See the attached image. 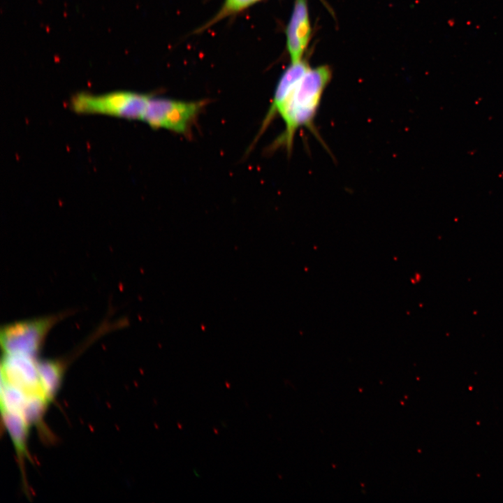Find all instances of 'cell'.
Masks as SVG:
<instances>
[{"instance_id": "cell-2", "label": "cell", "mask_w": 503, "mask_h": 503, "mask_svg": "<svg viewBox=\"0 0 503 503\" xmlns=\"http://www.w3.org/2000/svg\"><path fill=\"white\" fill-rule=\"evenodd\" d=\"M71 313L66 311L6 323L0 331L3 353L38 358L50 330Z\"/></svg>"}, {"instance_id": "cell-1", "label": "cell", "mask_w": 503, "mask_h": 503, "mask_svg": "<svg viewBox=\"0 0 503 503\" xmlns=\"http://www.w3.org/2000/svg\"><path fill=\"white\" fill-rule=\"evenodd\" d=\"M331 79L328 66L309 68L300 80L284 104L279 117L284 124L283 132L271 145L272 149H284L290 154L296 132L300 128L307 129L323 145L315 126L325 89Z\"/></svg>"}, {"instance_id": "cell-6", "label": "cell", "mask_w": 503, "mask_h": 503, "mask_svg": "<svg viewBox=\"0 0 503 503\" xmlns=\"http://www.w3.org/2000/svg\"><path fill=\"white\" fill-rule=\"evenodd\" d=\"M309 68L304 61H298L285 71L276 87L270 108L265 115L256 138L258 139L267 129L272 121L279 116L281 111L291 93Z\"/></svg>"}, {"instance_id": "cell-9", "label": "cell", "mask_w": 503, "mask_h": 503, "mask_svg": "<svg viewBox=\"0 0 503 503\" xmlns=\"http://www.w3.org/2000/svg\"><path fill=\"white\" fill-rule=\"evenodd\" d=\"M38 370L43 388L52 401L61 384L64 364L57 360L38 359Z\"/></svg>"}, {"instance_id": "cell-8", "label": "cell", "mask_w": 503, "mask_h": 503, "mask_svg": "<svg viewBox=\"0 0 503 503\" xmlns=\"http://www.w3.org/2000/svg\"><path fill=\"white\" fill-rule=\"evenodd\" d=\"M1 414L5 427L16 449L20 462L22 463L25 456H28L27 443L30 425L19 414L5 411H1Z\"/></svg>"}, {"instance_id": "cell-7", "label": "cell", "mask_w": 503, "mask_h": 503, "mask_svg": "<svg viewBox=\"0 0 503 503\" xmlns=\"http://www.w3.org/2000/svg\"><path fill=\"white\" fill-rule=\"evenodd\" d=\"M310 33L306 0H296L286 31L287 48L292 63L300 61L308 43Z\"/></svg>"}, {"instance_id": "cell-5", "label": "cell", "mask_w": 503, "mask_h": 503, "mask_svg": "<svg viewBox=\"0 0 503 503\" xmlns=\"http://www.w3.org/2000/svg\"><path fill=\"white\" fill-rule=\"evenodd\" d=\"M38 360L26 356L3 353L1 360V384L13 386L28 398H39L49 403L41 383Z\"/></svg>"}, {"instance_id": "cell-3", "label": "cell", "mask_w": 503, "mask_h": 503, "mask_svg": "<svg viewBox=\"0 0 503 503\" xmlns=\"http://www.w3.org/2000/svg\"><path fill=\"white\" fill-rule=\"evenodd\" d=\"M150 95L128 91L103 94L79 93L71 100L73 110L82 114H101L128 119H143Z\"/></svg>"}, {"instance_id": "cell-10", "label": "cell", "mask_w": 503, "mask_h": 503, "mask_svg": "<svg viewBox=\"0 0 503 503\" xmlns=\"http://www.w3.org/2000/svg\"><path fill=\"white\" fill-rule=\"evenodd\" d=\"M257 1L258 0H226L224 7L218 16L224 17V15L239 11Z\"/></svg>"}, {"instance_id": "cell-4", "label": "cell", "mask_w": 503, "mask_h": 503, "mask_svg": "<svg viewBox=\"0 0 503 503\" xmlns=\"http://www.w3.org/2000/svg\"><path fill=\"white\" fill-rule=\"evenodd\" d=\"M206 101H183L150 96L143 121L152 129L189 135Z\"/></svg>"}]
</instances>
